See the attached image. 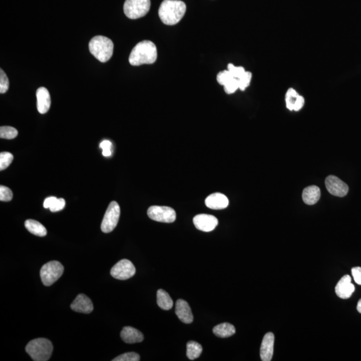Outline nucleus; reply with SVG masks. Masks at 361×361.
<instances>
[{
  "instance_id": "58836bf2",
  "label": "nucleus",
  "mask_w": 361,
  "mask_h": 361,
  "mask_svg": "<svg viewBox=\"0 0 361 361\" xmlns=\"http://www.w3.org/2000/svg\"><path fill=\"white\" fill-rule=\"evenodd\" d=\"M357 309L358 312L361 314V299L359 301L358 304H357Z\"/></svg>"
},
{
  "instance_id": "72a5a7b5",
  "label": "nucleus",
  "mask_w": 361,
  "mask_h": 361,
  "mask_svg": "<svg viewBox=\"0 0 361 361\" xmlns=\"http://www.w3.org/2000/svg\"><path fill=\"white\" fill-rule=\"evenodd\" d=\"M351 272L355 282L361 285V267H355L352 268Z\"/></svg>"
},
{
  "instance_id": "ddd939ff",
  "label": "nucleus",
  "mask_w": 361,
  "mask_h": 361,
  "mask_svg": "<svg viewBox=\"0 0 361 361\" xmlns=\"http://www.w3.org/2000/svg\"><path fill=\"white\" fill-rule=\"evenodd\" d=\"M355 286L351 283V277L345 275L341 278L335 287V293L340 298L348 299L355 292Z\"/></svg>"
},
{
  "instance_id": "0eeeda50",
  "label": "nucleus",
  "mask_w": 361,
  "mask_h": 361,
  "mask_svg": "<svg viewBox=\"0 0 361 361\" xmlns=\"http://www.w3.org/2000/svg\"><path fill=\"white\" fill-rule=\"evenodd\" d=\"M120 215L119 205L116 201H112L108 207L107 212L104 214L101 224L102 232H111L117 226Z\"/></svg>"
},
{
  "instance_id": "c85d7f7f",
  "label": "nucleus",
  "mask_w": 361,
  "mask_h": 361,
  "mask_svg": "<svg viewBox=\"0 0 361 361\" xmlns=\"http://www.w3.org/2000/svg\"><path fill=\"white\" fill-rule=\"evenodd\" d=\"M252 74L250 72H246L243 77L238 79L239 81V89L244 91L246 88L250 84L251 80H252Z\"/></svg>"
},
{
  "instance_id": "c9c22d12",
  "label": "nucleus",
  "mask_w": 361,
  "mask_h": 361,
  "mask_svg": "<svg viewBox=\"0 0 361 361\" xmlns=\"http://www.w3.org/2000/svg\"><path fill=\"white\" fill-rule=\"evenodd\" d=\"M56 199H57V198L55 197H49L47 198V199L44 200V208L46 209L50 208V207L54 204V203L56 201Z\"/></svg>"
},
{
  "instance_id": "e433bc0d",
  "label": "nucleus",
  "mask_w": 361,
  "mask_h": 361,
  "mask_svg": "<svg viewBox=\"0 0 361 361\" xmlns=\"http://www.w3.org/2000/svg\"><path fill=\"white\" fill-rule=\"evenodd\" d=\"M111 147H112V143L111 141H107V140L102 141L100 145V148L102 150L111 149Z\"/></svg>"
},
{
  "instance_id": "4c0bfd02",
  "label": "nucleus",
  "mask_w": 361,
  "mask_h": 361,
  "mask_svg": "<svg viewBox=\"0 0 361 361\" xmlns=\"http://www.w3.org/2000/svg\"><path fill=\"white\" fill-rule=\"evenodd\" d=\"M111 154H112L111 149L102 150V155H103V156L104 157L111 156Z\"/></svg>"
},
{
  "instance_id": "f257e3e1",
  "label": "nucleus",
  "mask_w": 361,
  "mask_h": 361,
  "mask_svg": "<svg viewBox=\"0 0 361 361\" xmlns=\"http://www.w3.org/2000/svg\"><path fill=\"white\" fill-rule=\"evenodd\" d=\"M157 58V49L155 44L149 40H144L138 43L132 49L129 60L132 66H140L153 64Z\"/></svg>"
},
{
  "instance_id": "412c9836",
  "label": "nucleus",
  "mask_w": 361,
  "mask_h": 361,
  "mask_svg": "<svg viewBox=\"0 0 361 361\" xmlns=\"http://www.w3.org/2000/svg\"><path fill=\"white\" fill-rule=\"evenodd\" d=\"M215 335L220 338H228L231 337L235 333L234 326L228 323L219 324L215 326L213 329Z\"/></svg>"
},
{
  "instance_id": "7ed1b4c3",
  "label": "nucleus",
  "mask_w": 361,
  "mask_h": 361,
  "mask_svg": "<svg viewBox=\"0 0 361 361\" xmlns=\"http://www.w3.org/2000/svg\"><path fill=\"white\" fill-rule=\"evenodd\" d=\"M114 44L111 39L105 36H97L91 39L89 43L90 52L101 63L111 59L113 54Z\"/></svg>"
},
{
  "instance_id": "cd10ccee",
  "label": "nucleus",
  "mask_w": 361,
  "mask_h": 361,
  "mask_svg": "<svg viewBox=\"0 0 361 361\" xmlns=\"http://www.w3.org/2000/svg\"><path fill=\"white\" fill-rule=\"evenodd\" d=\"M113 361H139L140 356L134 352L124 353L113 359Z\"/></svg>"
},
{
  "instance_id": "6e6552de",
  "label": "nucleus",
  "mask_w": 361,
  "mask_h": 361,
  "mask_svg": "<svg viewBox=\"0 0 361 361\" xmlns=\"http://www.w3.org/2000/svg\"><path fill=\"white\" fill-rule=\"evenodd\" d=\"M148 215L150 219L159 222L173 223L176 219L175 210L167 206L154 205L150 207L148 209Z\"/></svg>"
},
{
  "instance_id": "f704fd0d",
  "label": "nucleus",
  "mask_w": 361,
  "mask_h": 361,
  "mask_svg": "<svg viewBox=\"0 0 361 361\" xmlns=\"http://www.w3.org/2000/svg\"><path fill=\"white\" fill-rule=\"evenodd\" d=\"M304 104V97L298 95V98L296 99V101L295 102V107H294V111H299L302 109Z\"/></svg>"
},
{
  "instance_id": "aec40b11",
  "label": "nucleus",
  "mask_w": 361,
  "mask_h": 361,
  "mask_svg": "<svg viewBox=\"0 0 361 361\" xmlns=\"http://www.w3.org/2000/svg\"><path fill=\"white\" fill-rule=\"evenodd\" d=\"M321 192L319 187L316 185H311L304 189L302 192V199L306 204L312 205L319 201Z\"/></svg>"
},
{
  "instance_id": "c756f323",
  "label": "nucleus",
  "mask_w": 361,
  "mask_h": 361,
  "mask_svg": "<svg viewBox=\"0 0 361 361\" xmlns=\"http://www.w3.org/2000/svg\"><path fill=\"white\" fill-rule=\"evenodd\" d=\"M228 70L231 72L233 77L236 78L238 80L240 79L241 77H243L244 74L246 72L243 67L235 66L233 64H229L228 65Z\"/></svg>"
},
{
  "instance_id": "7c9ffc66",
  "label": "nucleus",
  "mask_w": 361,
  "mask_h": 361,
  "mask_svg": "<svg viewBox=\"0 0 361 361\" xmlns=\"http://www.w3.org/2000/svg\"><path fill=\"white\" fill-rule=\"evenodd\" d=\"M9 88V80L4 71L0 70V93L4 94L8 91Z\"/></svg>"
},
{
  "instance_id": "2eb2a0df",
  "label": "nucleus",
  "mask_w": 361,
  "mask_h": 361,
  "mask_svg": "<svg viewBox=\"0 0 361 361\" xmlns=\"http://www.w3.org/2000/svg\"><path fill=\"white\" fill-rule=\"evenodd\" d=\"M70 308L74 312L90 314L93 312L94 306L91 300L86 295L81 294L72 302Z\"/></svg>"
},
{
  "instance_id": "6ab92c4d",
  "label": "nucleus",
  "mask_w": 361,
  "mask_h": 361,
  "mask_svg": "<svg viewBox=\"0 0 361 361\" xmlns=\"http://www.w3.org/2000/svg\"><path fill=\"white\" fill-rule=\"evenodd\" d=\"M120 337L124 342L128 344L141 343L144 340L143 334L137 329L131 327H124L120 332Z\"/></svg>"
},
{
  "instance_id": "393cba45",
  "label": "nucleus",
  "mask_w": 361,
  "mask_h": 361,
  "mask_svg": "<svg viewBox=\"0 0 361 361\" xmlns=\"http://www.w3.org/2000/svg\"><path fill=\"white\" fill-rule=\"evenodd\" d=\"M18 132L12 127L4 126L0 128V137L1 139H13L17 137Z\"/></svg>"
},
{
  "instance_id": "a211bd4d",
  "label": "nucleus",
  "mask_w": 361,
  "mask_h": 361,
  "mask_svg": "<svg viewBox=\"0 0 361 361\" xmlns=\"http://www.w3.org/2000/svg\"><path fill=\"white\" fill-rule=\"evenodd\" d=\"M37 109L40 114H45L49 111L51 98L49 90L44 87L39 88L36 91Z\"/></svg>"
},
{
  "instance_id": "423d86ee",
  "label": "nucleus",
  "mask_w": 361,
  "mask_h": 361,
  "mask_svg": "<svg viewBox=\"0 0 361 361\" xmlns=\"http://www.w3.org/2000/svg\"><path fill=\"white\" fill-rule=\"evenodd\" d=\"M150 0H126L123 10L125 15L132 19L145 16L149 11Z\"/></svg>"
},
{
  "instance_id": "f3484780",
  "label": "nucleus",
  "mask_w": 361,
  "mask_h": 361,
  "mask_svg": "<svg viewBox=\"0 0 361 361\" xmlns=\"http://www.w3.org/2000/svg\"><path fill=\"white\" fill-rule=\"evenodd\" d=\"M205 205L212 210H223L229 205V200L225 195L220 193L211 194L205 199Z\"/></svg>"
},
{
  "instance_id": "5701e85b",
  "label": "nucleus",
  "mask_w": 361,
  "mask_h": 361,
  "mask_svg": "<svg viewBox=\"0 0 361 361\" xmlns=\"http://www.w3.org/2000/svg\"><path fill=\"white\" fill-rule=\"evenodd\" d=\"M157 302L159 307L164 311H169L172 309L173 306V300L169 294L162 289H159L157 291Z\"/></svg>"
},
{
  "instance_id": "b1692460",
  "label": "nucleus",
  "mask_w": 361,
  "mask_h": 361,
  "mask_svg": "<svg viewBox=\"0 0 361 361\" xmlns=\"http://www.w3.org/2000/svg\"><path fill=\"white\" fill-rule=\"evenodd\" d=\"M201 345L195 341H189L187 344V357L189 360H195L200 357L202 353Z\"/></svg>"
},
{
  "instance_id": "f8f14e48",
  "label": "nucleus",
  "mask_w": 361,
  "mask_h": 361,
  "mask_svg": "<svg viewBox=\"0 0 361 361\" xmlns=\"http://www.w3.org/2000/svg\"><path fill=\"white\" fill-rule=\"evenodd\" d=\"M217 81L219 84L224 86L225 92L228 95L234 93L239 89L238 80L228 70L219 72L217 76Z\"/></svg>"
},
{
  "instance_id": "dca6fc26",
  "label": "nucleus",
  "mask_w": 361,
  "mask_h": 361,
  "mask_svg": "<svg viewBox=\"0 0 361 361\" xmlns=\"http://www.w3.org/2000/svg\"><path fill=\"white\" fill-rule=\"evenodd\" d=\"M175 313L180 321L183 323L190 324L194 320L192 310L186 301L179 299L176 302Z\"/></svg>"
},
{
  "instance_id": "bb28decb",
  "label": "nucleus",
  "mask_w": 361,
  "mask_h": 361,
  "mask_svg": "<svg viewBox=\"0 0 361 361\" xmlns=\"http://www.w3.org/2000/svg\"><path fill=\"white\" fill-rule=\"evenodd\" d=\"M14 156L8 152H2L0 154V170L6 169L13 162Z\"/></svg>"
},
{
  "instance_id": "2f4dec72",
  "label": "nucleus",
  "mask_w": 361,
  "mask_h": 361,
  "mask_svg": "<svg viewBox=\"0 0 361 361\" xmlns=\"http://www.w3.org/2000/svg\"><path fill=\"white\" fill-rule=\"evenodd\" d=\"M13 198V194L11 189L6 186L1 185L0 187V200L1 201H10Z\"/></svg>"
},
{
  "instance_id": "f03ea898",
  "label": "nucleus",
  "mask_w": 361,
  "mask_h": 361,
  "mask_svg": "<svg viewBox=\"0 0 361 361\" xmlns=\"http://www.w3.org/2000/svg\"><path fill=\"white\" fill-rule=\"evenodd\" d=\"M186 12V5L180 0H164L159 9V16L164 24L173 26L180 22Z\"/></svg>"
},
{
  "instance_id": "20e7f679",
  "label": "nucleus",
  "mask_w": 361,
  "mask_h": 361,
  "mask_svg": "<svg viewBox=\"0 0 361 361\" xmlns=\"http://www.w3.org/2000/svg\"><path fill=\"white\" fill-rule=\"evenodd\" d=\"M26 351L33 361H47L52 355L53 345L49 340L39 338L28 343Z\"/></svg>"
},
{
  "instance_id": "9b49d317",
  "label": "nucleus",
  "mask_w": 361,
  "mask_h": 361,
  "mask_svg": "<svg viewBox=\"0 0 361 361\" xmlns=\"http://www.w3.org/2000/svg\"><path fill=\"white\" fill-rule=\"evenodd\" d=\"M194 224L197 230L205 232L213 231L218 225V219L208 214H199L194 218Z\"/></svg>"
},
{
  "instance_id": "39448f33",
  "label": "nucleus",
  "mask_w": 361,
  "mask_h": 361,
  "mask_svg": "<svg viewBox=\"0 0 361 361\" xmlns=\"http://www.w3.org/2000/svg\"><path fill=\"white\" fill-rule=\"evenodd\" d=\"M64 266L58 261L49 262L42 267L40 278L44 286H49L56 282L64 272Z\"/></svg>"
},
{
  "instance_id": "9d476101",
  "label": "nucleus",
  "mask_w": 361,
  "mask_h": 361,
  "mask_svg": "<svg viewBox=\"0 0 361 361\" xmlns=\"http://www.w3.org/2000/svg\"><path fill=\"white\" fill-rule=\"evenodd\" d=\"M326 187L332 196L343 197L348 192V186L337 177L330 175L325 180Z\"/></svg>"
},
{
  "instance_id": "1a4fd4ad",
  "label": "nucleus",
  "mask_w": 361,
  "mask_h": 361,
  "mask_svg": "<svg viewBox=\"0 0 361 361\" xmlns=\"http://www.w3.org/2000/svg\"><path fill=\"white\" fill-rule=\"evenodd\" d=\"M136 273L135 267L130 260L123 259L113 267L111 270V276L115 279L125 280L133 277Z\"/></svg>"
},
{
  "instance_id": "4be33fe9",
  "label": "nucleus",
  "mask_w": 361,
  "mask_h": 361,
  "mask_svg": "<svg viewBox=\"0 0 361 361\" xmlns=\"http://www.w3.org/2000/svg\"><path fill=\"white\" fill-rule=\"evenodd\" d=\"M25 227L28 231L37 236L44 237L47 234V230L43 225L33 219H28L25 222Z\"/></svg>"
},
{
  "instance_id": "4468645a",
  "label": "nucleus",
  "mask_w": 361,
  "mask_h": 361,
  "mask_svg": "<svg viewBox=\"0 0 361 361\" xmlns=\"http://www.w3.org/2000/svg\"><path fill=\"white\" fill-rule=\"evenodd\" d=\"M274 334L272 332H268L265 334L260 347V358L263 361L272 360L274 353Z\"/></svg>"
},
{
  "instance_id": "473e14b6",
  "label": "nucleus",
  "mask_w": 361,
  "mask_h": 361,
  "mask_svg": "<svg viewBox=\"0 0 361 361\" xmlns=\"http://www.w3.org/2000/svg\"><path fill=\"white\" fill-rule=\"evenodd\" d=\"M65 205H66V202H65V199H62V198L57 199L54 204L50 207L49 210L52 212H59V211L63 210L65 208Z\"/></svg>"
},
{
  "instance_id": "a878e982",
  "label": "nucleus",
  "mask_w": 361,
  "mask_h": 361,
  "mask_svg": "<svg viewBox=\"0 0 361 361\" xmlns=\"http://www.w3.org/2000/svg\"><path fill=\"white\" fill-rule=\"evenodd\" d=\"M298 95L297 94L296 91L294 90L293 88H290L288 90L287 93L286 94V107L290 111H294V107L296 99L298 98Z\"/></svg>"
}]
</instances>
